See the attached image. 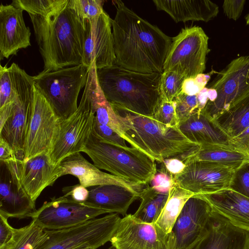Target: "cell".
<instances>
[{
    "instance_id": "cell-1",
    "label": "cell",
    "mask_w": 249,
    "mask_h": 249,
    "mask_svg": "<svg viewBox=\"0 0 249 249\" xmlns=\"http://www.w3.org/2000/svg\"><path fill=\"white\" fill-rule=\"evenodd\" d=\"M113 2L116 8L112 19L115 65L141 73H162L172 38L121 0Z\"/></svg>"
},
{
    "instance_id": "cell-2",
    "label": "cell",
    "mask_w": 249,
    "mask_h": 249,
    "mask_svg": "<svg viewBox=\"0 0 249 249\" xmlns=\"http://www.w3.org/2000/svg\"><path fill=\"white\" fill-rule=\"evenodd\" d=\"M40 53L43 71L82 64L85 24L69 0L46 16L29 15Z\"/></svg>"
},
{
    "instance_id": "cell-3",
    "label": "cell",
    "mask_w": 249,
    "mask_h": 249,
    "mask_svg": "<svg viewBox=\"0 0 249 249\" xmlns=\"http://www.w3.org/2000/svg\"><path fill=\"white\" fill-rule=\"evenodd\" d=\"M161 73H144L114 65L97 69L99 86L113 107L152 118L161 98Z\"/></svg>"
},
{
    "instance_id": "cell-4",
    "label": "cell",
    "mask_w": 249,
    "mask_h": 249,
    "mask_svg": "<svg viewBox=\"0 0 249 249\" xmlns=\"http://www.w3.org/2000/svg\"><path fill=\"white\" fill-rule=\"evenodd\" d=\"M124 139L155 161L178 158L197 151L200 145L191 142L178 127H168L151 117L113 107Z\"/></svg>"
},
{
    "instance_id": "cell-5",
    "label": "cell",
    "mask_w": 249,
    "mask_h": 249,
    "mask_svg": "<svg viewBox=\"0 0 249 249\" xmlns=\"http://www.w3.org/2000/svg\"><path fill=\"white\" fill-rule=\"evenodd\" d=\"M83 152L98 168L142 186L150 183L157 172L156 161L148 155L135 147L107 141L94 128Z\"/></svg>"
},
{
    "instance_id": "cell-6",
    "label": "cell",
    "mask_w": 249,
    "mask_h": 249,
    "mask_svg": "<svg viewBox=\"0 0 249 249\" xmlns=\"http://www.w3.org/2000/svg\"><path fill=\"white\" fill-rule=\"evenodd\" d=\"M89 69L82 64L57 71H42L33 76L35 87L61 121L77 110L78 95L86 86Z\"/></svg>"
},
{
    "instance_id": "cell-7",
    "label": "cell",
    "mask_w": 249,
    "mask_h": 249,
    "mask_svg": "<svg viewBox=\"0 0 249 249\" xmlns=\"http://www.w3.org/2000/svg\"><path fill=\"white\" fill-rule=\"evenodd\" d=\"M15 97L9 117L0 128V138L14 150L17 159L24 160V149L32 114L34 99V77L17 64L10 66Z\"/></svg>"
},
{
    "instance_id": "cell-8",
    "label": "cell",
    "mask_w": 249,
    "mask_h": 249,
    "mask_svg": "<svg viewBox=\"0 0 249 249\" xmlns=\"http://www.w3.org/2000/svg\"><path fill=\"white\" fill-rule=\"evenodd\" d=\"M121 218L110 213L68 228L45 230L48 238L34 249H75L89 247L97 249L110 241Z\"/></svg>"
},
{
    "instance_id": "cell-9",
    "label": "cell",
    "mask_w": 249,
    "mask_h": 249,
    "mask_svg": "<svg viewBox=\"0 0 249 249\" xmlns=\"http://www.w3.org/2000/svg\"><path fill=\"white\" fill-rule=\"evenodd\" d=\"M208 39L200 27L182 29L172 38L163 71L176 72L185 79L195 78L203 73L206 68V55L210 51Z\"/></svg>"
},
{
    "instance_id": "cell-10",
    "label": "cell",
    "mask_w": 249,
    "mask_h": 249,
    "mask_svg": "<svg viewBox=\"0 0 249 249\" xmlns=\"http://www.w3.org/2000/svg\"><path fill=\"white\" fill-rule=\"evenodd\" d=\"M92 111L89 90L85 86L77 110L61 122L58 136L49 156L52 164H58L67 156L83 152L94 128Z\"/></svg>"
},
{
    "instance_id": "cell-11",
    "label": "cell",
    "mask_w": 249,
    "mask_h": 249,
    "mask_svg": "<svg viewBox=\"0 0 249 249\" xmlns=\"http://www.w3.org/2000/svg\"><path fill=\"white\" fill-rule=\"evenodd\" d=\"M209 88L216 90V98L208 102L202 110L213 121L249 94V55L231 61L218 73Z\"/></svg>"
},
{
    "instance_id": "cell-12",
    "label": "cell",
    "mask_w": 249,
    "mask_h": 249,
    "mask_svg": "<svg viewBox=\"0 0 249 249\" xmlns=\"http://www.w3.org/2000/svg\"><path fill=\"white\" fill-rule=\"evenodd\" d=\"M108 213L85 202H76L64 195L45 202L27 217L35 220L45 230H55L73 227Z\"/></svg>"
},
{
    "instance_id": "cell-13",
    "label": "cell",
    "mask_w": 249,
    "mask_h": 249,
    "mask_svg": "<svg viewBox=\"0 0 249 249\" xmlns=\"http://www.w3.org/2000/svg\"><path fill=\"white\" fill-rule=\"evenodd\" d=\"M61 121L35 86L31 119L24 149V161L49 154L58 136Z\"/></svg>"
},
{
    "instance_id": "cell-14",
    "label": "cell",
    "mask_w": 249,
    "mask_h": 249,
    "mask_svg": "<svg viewBox=\"0 0 249 249\" xmlns=\"http://www.w3.org/2000/svg\"><path fill=\"white\" fill-rule=\"evenodd\" d=\"M110 242L114 249H176L173 231L166 233L155 223H144L126 214Z\"/></svg>"
},
{
    "instance_id": "cell-15",
    "label": "cell",
    "mask_w": 249,
    "mask_h": 249,
    "mask_svg": "<svg viewBox=\"0 0 249 249\" xmlns=\"http://www.w3.org/2000/svg\"><path fill=\"white\" fill-rule=\"evenodd\" d=\"M185 164L182 172L173 176L174 182L195 195L230 188L235 173L230 167L210 161L195 160Z\"/></svg>"
},
{
    "instance_id": "cell-16",
    "label": "cell",
    "mask_w": 249,
    "mask_h": 249,
    "mask_svg": "<svg viewBox=\"0 0 249 249\" xmlns=\"http://www.w3.org/2000/svg\"><path fill=\"white\" fill-rule=\"evenodd\" d=\"M84 24L83 64L89 68L95 64L97 69L115 65L112 19L109 15L104 11L95 24L91 25L88 19Z\"/></svg>"
},
{
    "instance_id": "cell-17",
    "label": "cell",
    "mask_w": 249,
    "mask_h": 249,
    "mask_svg": "<svg viewBox=\"0 0 249 249\" xmlns=\"http://www.w3.org/2000/svg\"><path fill=\"white\" fill-rule=\"evenodd\" d=\"M248 246L249 231L212 211L203 231L184 249H246Z\"/></svg>"
},
{
    "instance_id": "cell-18",
    "label": "cell",
    "mask_w": 249,
    "mask_h": 249,
    "mask_svg": "<svg viewBox=\"0 0 249 249\" xmlns=\"http://www.w3.org/2000/svg\"><path fill=\"white\" fill-rule=\"evenodd\" d=\"M55 173L57 178L66 175L76 177L79 184L88 188L107 184L126 187L141 193L142 186L102 171L87 160L80 152L72 154L56 165Z\"/></svg>"
},
{
    "instance_id": "cell-19",
    "label": "cell",
    "mask_w": 249,
    "mask_h": 249,
    "mask_svg": "<svg viewBox=\"0 0 249 249\" xmlns=\"http://www.w3.org/2000/svg\"><path fill=\"white\" fill-rule=\"evenodd\" d=\"M31 32L25 24L23 10L11 4L0 6V58L16 55L31 46Z\"/></svg>"
},
{
    "instance_id": "cell-20",
    "label": "cell",
    "mask_w": 249,
    "mask_h": 249,
    "mask_svg": "<svg viewBox=\"0 0 249 249\" xmlns=\"http://www.w3.org/2000/svg\"><path fill=\"white\" fill-rule=\"evenodd\" d=\"M212 212L210 205L196 195L187 200L172 230L176 236V249H184L198 237Z\"/></svg>"
},
{
    "instance_id": "cell-21",
    "label": "cell",
    "mask_w": 249,
    "mask_h": 249,
    "mask_svg": "<svg viewBox=\"0 0 249 249\" xmlns=\"http://www.w3.org/2000/svg\"><path fill=\"white\" fill-rule=\"evenodd\" d=\"M234 226L249 232V198L231 188L195 195Z\"/></svg>"
},
{
    "instance_id": "cell-22",
    "label": "cell",
    "mask_w": 249,
    "mask_h": 249,
    "mask_svg": "<svg viewBox=\"0 0 249 249\" xmlns=\"http://www.w3.org/2000/svg\"><path fill=\"white\" fill-rule=\"evenodd\" d=\"M0 214L7 218H27L36 210V202L14 182L4 163L0 161Z\"/></svg>"
},
{
    "instance_id": "cell-23",
    "label": "cell",
    "mask_w": 249,
    "mask_h": 249,
    "mask_svg": "<svg viewBox=\"0 0 249 249\" xmlns=\"http://www.w3.org/2000/svg\"><path fill=\"white\" fill-rule=\"evenodd\" d=\"M86 203L106 211L108 213L126 215L131 204L140 198L141 193L126 187L107 184L90 187Z\"/></svg>"
},
{
    "instance_id": "cell-24",
    "label": "cell",
    "mask_w": 249,
    "mask_h": 249,
    "mask_svg": "<svg viewBox=\"0 0 249 249\" xmlns=\"http://www.w3.org/2000/svg\"><path fill=\"white\" fill-rule=\"evenodd\" d=\"M178 127L189 140L200 148L230 146L229 138L202 109L193 113Z\"/></svg>"
},
{
    "instance_id": "cell-25",
    "label": "cell",
    "mask_w": 249,
    "mask_h": 249,
    "mask_svg": "<svg viewBox=\"0 0 249 249\" xmlns=\"http://www.w3.org/2000/svg\"><path fill=\"white\" fill-rule=\"evenodd\" d=\"M157 9L167 13L177 23L187 21L208 22L219 13L217 4L208 0H154Z\"/></svg>"
},
{
    "instance_id": "cell-26",
    "label": "cell",
    "mask_w": 249,
    "mask_h": 249,
    "mask_svg": "<svg viewBox=\"0 0 249 249\" xmlns=\"http://www.w3.org/2000/svg\"><path fill=\"white\" fill-rule=\"evenodd\" d=\"M55 167L51 163L48 154H40L24 161L21 184L33 201L36 202L42 192L58 179Z\"/></svg>"
},
{
    "instance_id": "cell-27",
    "label": "cell",
    "mask_w": 249,
    "mask_h": 249,
    "mask_svg": "<svg viewBox=\"0 0 249 249\" xmlns=\"http://www.w3.org/2000/svg\"><path fill=\"white\" fill-rule=\"evenodd\" d=\"M184 163L191 161H207L230 167L235 171L249 163V156L228 147L200 148L179 158Z\"/></svg>"
},
{
    "instance_id": "cell-28",
    "label": "cell",
    "mask_w": 249,
    "mask_h": 249,
    "mask_svg": "<svg viewBox=\"0 0 249 249\" xmlns=\"http://www.w3.org/2000/svg\"><path fill=\"white\" fill-rule=\"evenodd\" d=\"M212 121L229 140L239 135L249 127V94Z\"/></svg>"
},
{
    "instance_id": "cell-29",
    "label": "cell",
    "mask_w": 249,
    "mask_h": 249,
    "mask_svg": "<svg viewBox=\"0 0 249 249\" xmlns=\"http://www.w3.org/2000/svg\"><path fill=\"white\" fill-rule=\"evenodd\" d=\"M195 195L174 183L169 192L167 200L155 223L165 232H171L185 204Z\"/></svg>"
},
{
    "instance_id": "cell-30",
    "label": "cell",
    "mask_w": 249,
    "mask_h": 249,
    "mask_svg": "<svg viewBox=\"0 0 249 249\" xmlns=\"http://www.w3.org/2000/svg\"><path fill=\"white\" fill-rule=\"evenodd\" d=\"M168 193L158 192L147 186L141 193V203L134 217L146 223H155L168 197Z\"/></svg>"
},
{
    "instance_id": "cell-31",
    "label": "cell",
    "mask_w": 249,
    "mask_h": 249,
    "mask_svg": "<svg viewBox=\"0 0 249 249\" xmlns=\"http://www.w3.org/2000/svg\"><path fill=\"white\" fill-rule=\"evenodd\" d=\"M47 238L45 229L32 219L28 225L14 228L11 238L2 249H34Z\"/></svg>"
},
{
    "instance_id": "cell-32",
    "label": "cell",
    "mask_w": 249,
    "mask_h": 249,
    "mask_svg": "<svg viewBox=\"0 0 249 249\" xmlns=\"http://www.w3.org/2000/svg\"><path fill=\"white\" fill-rule=\"evenodd\" d=\"M104 0H69L71 7L84 22L89 20L91 25L95 24L104 11Z\"/></svg>"
},
{
    "instance_id": "cell-33",
    "label": "cell",
    "mask_w": 249,
    "mask_h": 249,
    "mask_svg": "<svg viewBox=\"0 0 249 249\" xmlns=\"http://www.w3.org/2000/svg\"><path fill=\"white\" fill-rule=\"evenodd\" d=\"M185 78L172 71H163L160 82L161 98L168 101L174 99L182 91Z\"/></svg>"
},
{
    "instance_id": "cell-34",
    "label": "cell",
    "mask_w": 249,
    "mask_h": 249,
    "mask_svg": "<svg viewBox=\"0 0 249 249\" xmlns=\"http://www.w3.org/2000/svg\"><path fill=\"white\" fill-rule=\"evenodd\" d=\"M65 0H14L11 4L26 11L29 15L46 16L50 14Z\"/></svg>"
},
{
    "instance_id": "cell-35",
    "label": "cell",
    "mask_w": 249,
    "mask_h": 249,
    "mask_svg": "<svg viewBox=\"0 0 249 249\" xmlns=\"http://www.w3.org/2000/svg\"><path fill=\"white\" fill-rule=\"evenodd\" d=\"M178 125L185 122L191 115L202 110L197 94L189 95L181 92L174 100Z\"/></svg>"
},
{
    "instance_id": "cell-36",
    "label": "cell",
    "mask_w": 249,
    "mask_h": 249,
    "mask_svg": "<svg viewBox=\"0 0 249 249\" xmlns=\"http://www.w3.org/2000/svg\"><path fill=\"white\" fill-rule=\"evenodd\" d=\"M152 118L168 127H178V126L174 101L161 99Z\"/></svg>"
},
{
    "instance_id": "cell-37",
    "label": "cell",
    "mask_w": 249,
    "mask_h": 249,
    "mask_svg": "<svg viewBox=\"0 0 249 249\" xmlns=\"http://www.w3.org/2000/svg\"><path fill=\"white\" fill-rule=\"evenodd\" d=\"M15 91L10 67L0 65V108L11 103Z\"/></svg>"
},
{
    "instance_id": "cell-38",
    "label": "cell",
    "mask_w": 249,
    "mask_h": 249,
    "mask_svg": "<svg viewBox=\"0 0 249 249\" xmlns=\"http://www.w3.org/2000/svg\"><path fill=\"white\" fill-rule=\"evenodd\" d=\"M150 183L151 186L158 192L168 193L174 183L173 176L161 163L160 168L157 169V172Z\"/></svg>"
},
{
    "instance_id": "cell-39",
    "label": "cell",
    "mask_w": 249,
    "mask_h": 249,
    "mask_svg": "<svg viewBox=\"0 0 249 249\" xmlns=\"http://www.w3.org/2000/svg\"><path fill=\"white\" fill-rule=\"evenodd\" d=\"M230 188L249 198V163L235 171Z\"/></svg>"
},
{
    "instance_id": "cell-40",
    "label": "cell",
    "mask_w": 249,
    "mask_h": 249,
    "mask_svg": "<svg viewBox=\"0 0 249 249\" xmlns=\"http://www.w3.org/2000/svg\"><path fill=\"white\" fill-rule=\"evenodd\" d=\"M94 128L98 135L105 140L124 147L127 146L125 141L109 127L94 120Z\"/></svg>"
},
{
    "instance_id": "cell-41",
    "label": "cell",
    "mask_w": 249,
    "mask_h": 249,
    "mask_svg": "<svg viewBox=\"0 0 249 249\" xmlns=\"http://www.w3.org/2000/svg\"><path fill=\"white\" fill-rule=\"evenodd\" d=\"M245 0H226L222 7L225 16L230 19L237 20L241 15Z\"/></svg>"
},
{
    "instance_id": "cell-42",
    "label": "cell",
    "mask_w": 249,
    "mask_h": 249,
    "mask_svg": "<svg viewBox=\"0 0 249 249\" xmlns=\"http://www.w3.org/2000/svg\"><path fill=\"white\" fill-rule=\"evenodd\" d=\"M229 144L231 149L249 156V127L238 136L230 139Z\"/></svg>"
},
{
    "instance_id": "cell-43",
    "label": "cell",
    "mask_w": 249,
    "mask_h": 249,
    "mask_svg": "<svg viewBox=\"0 0 249 249\" xmlns=\"http://www.w3.org/2000/svg\"><path fill=\"white\" fill-rule=\"evenodd\" d=\"M62 191L64 195L78 202H85L89 196V190L80 184L64 187Z\"/></svg>"
},
{
    "instance_id": "cell-44",
    "label": "cell",
    "mask_w": 249,
    "mask_h": 249,
    "mask_svg": "<svg viewBox=\"0 0 249 249\" xmlns=\"http://www.w3.org/2000/svg\"><path fill=\"white\" fill-rule=\"evenodd\" d=\"M2 162L4 163L14 182L18 186L22 187L21 180L23 169L24 161L23 160L16 159Z\"/></svg>"
},
{
    "instance_id": "cell-45",
    "label": "cell",
    "mask_w": 249,
    "mask_h": 249,
    "mask_svg": "<svg viewBox=\"0 0 249 249\" xmlns=\"http://www.w3.org/2000/svg\"><path fill=\"white\" fill-rule=\"evenodd\" d=\"M8 218L0 214V249L4 248L13 234L14 228L9 224Z\"/></svg>"
},
{
    "instance_id": "cell-46",
    "label": "cell",
    "mask_w": 249,
    "mask_h": 249,
    "mask_svg": "<svg viewBox=\"0 0 249 249\" xmlns=\"http://www.w3.org/2000/svg\"><path fill=\"white\" fill-rule=\"evenodd\" d=\"M161 163L173 176L180 174L186 166L185 164L178 158L165 159Z\"/></svg>"
},
{
    "instance_id": "cell-47",
    "label": "cell",
    "mask_w": 249,
    "mask_h": 249,
    "mask_svg": "<svg viewBox=\"0 0 249 249\" xmlns=\"http://www.w3.org/2000/svg\"><path fill=\"white\" fill-rule=\"evenodd\" d=\"M204 88L195 77L185 79L181 92L189 95H194L198 94Z\"/></svg>"
},
{
    "instance_id": "cell-48",
    "label": "cell",
    "mask_w": 249,
    "mask_h": 249,
    "mask_svg": "<svg viewBox=\"0 0 249 249\" xmlns=\"http://www.w3.org/2000/svg\"><path fill=\"white\" fill-rule=\"evenodd\" d=\"M17 159L16 154L9 144L0 138V161H6Z\"/></svg>"
},
{
    "instance_id": "cell-49",
    "label": "cell",
    "mask_w": 249,
    "mask_h": 249,
    "mask_svg": "<svg viewBox=\"0 0 249 249\" xmlns=\"http://www.w3.org/2000/svg\"><path fill=\"white\" fill-rule=\"evenodd\" d=\"M245 19L247 25H249V13L246 16Z\"/></svg>"
},
{
    "instance_id": "cell-50",
    "label": "cell",
    "mask_w": 249,
    "mask_h": 249,
    "mask_svg": "<svg viewBox=\"0 0 249 249\" xmlns=\"http://www.w3.org/2000/svg\"><path fill=\"white\" fill-rule=\"evenodd\" d=\"M75 249H94L91 248H89V247H82V248H77Z\"/></svg>"
},
{
    "instance_id": "cell-51",
    "label": "cell",
    "mask_w": 249,
    "mask_h": 249,
    "mask_svg": "<svg viewBox=\"0 0 249 249\" xmlns=\"http://www.w3.org/2000/svg\"><path fill=\"white\" fill-rule=\"evenodd\" d=\"M246 249H249V246H248Z\"/></svg>"
}]
</instances>
